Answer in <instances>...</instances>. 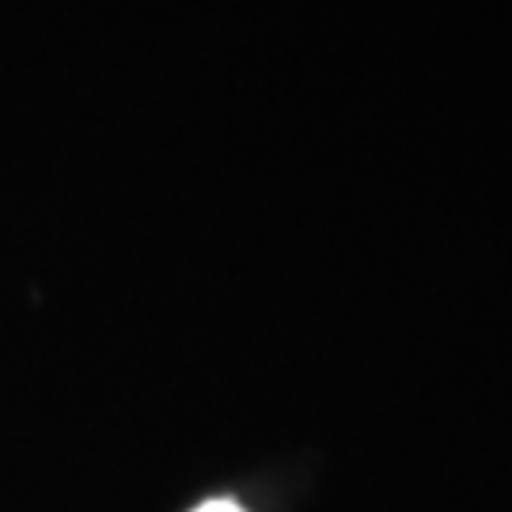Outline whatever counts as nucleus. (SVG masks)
<instances>
[{"label":"nucleus","instance_id":"nucleus-1","mask_svg":"<svg viewBox=\"0 0 512 512\" xmlns=\"http://www.w3.org/2000/svg\"><path fill=\"white\" fill-rule=\"evenodd\" d=\"M194 512H247L239 501H232V497H217V501H205V505H198Z\"/></svg>","mask_w":512,"mask_h":512}]
</instances>
